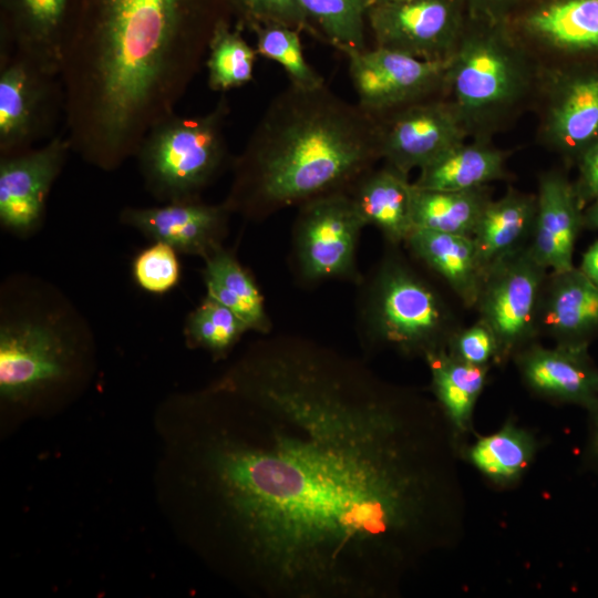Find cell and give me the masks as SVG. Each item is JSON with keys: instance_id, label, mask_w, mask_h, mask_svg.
Wrapping results in <instances>:
<instances>
[{"instance_id": "41", "label": "cell", "mask_w": 598, "mask_h": 598, "mask_svg": "<svg viewBox=\"0 0 598 598\" xmlns=\"http://www.w3.org/2000/svg\"><path fill=\"white\" fill-rule=\"evenodd\" d=\"M597 447H598V433H597Z\"/></svg>"}, {"instance_id": "12", "label": "cell", "mask_w": 598, "mask_h": 598, "mask_svg": "<svg viewBox=\"0 0 598 598\" xmlns=\"http://www.w3.org/2000/svg\"><path fill=\"white\" fill-rule=\"evenodd\" d=\"M72 151L69 137L55 135L39 147L0 156V224L19 237L42 225L47 200Z\"/></svg>"}, {"instance_id": "14", "label": "cell", "mask_w": 598, "mask_h": 598, "mask_svg": "<svg viewBox=\"0 0 598 598\" xmlns=\"http://www.w3.org/2000/svg\"><path fill=\"white\" fill-rule=\"evenodd\" d=\"M230 215L224 203L207 204L198 199L155 207H125L120 213V221L153 243L205 259L224 246Z\"/></svg>"}, {"instance_id": "19", "label": "cell", "mask_w": 598, "mask_h": 598, "mask_svg": "<svg viewBox=\"0 0 598 598\" xmlns=\"http://www.w3.org/2000/svg\"><path fill=\"white\" fill-rule=\"evenodd\" d=\"M408 176L384 163L365 172L348 190L367 226L377 227L392 245L405 244L414 230L413 183Z\"/></svg>"}, {"instance_id": "2", "label": "cell", "mask_w": 598, "mask_h": 598, "mask_svg": "<svg viewBox=\"0 0 598 598\" xmlns=\"http://www.w3.org/2000/svg\"><path fill=\"white\" fill-rule=\"evenodd\" d=\"M381 159L380 122L323 84L288 85L268 104L233 159L224 204L264 220L351 186Z\"/></svg>"}, {"instance_id": "26", "label": "cell", "mask_w": 598, "mask_h": 598, "mask_svg": "<svg viewBox=\"0 0 598 598\" xmlns=\"http://www.w3.org/2000/svg\"><path fill=\"white\" fill-rule=\"evenodd\" d=\"M504 153L482 143L461 142L420 168L422 189L468 190L504 176Z\"/></svg>"}, {"instance_id": "20", "label": "cell", "mask_w": 598, "mask_h": 598, "mask_svg": "<svg viewBox=\"0 0 598 598\" xmlns=\"http://www.w3.org/2000/svg\"><path fill=\"white\" fill-rule=\"evenodd\" d=\"M542 322L560 342L585 344L598 331V287L575 267L553 272Z\"/></svg>"}, {"instance_id": "33", "label": "cell", "mask_w": 598, "mask_h": 598, "mask_svg": "<svg viewBox=\"0 0 598 598\" xmlns=\"http://www.w3.org/2000/svg\"><path fill=\"white\" fill-rule=\"evenodd\" d=\"M235 24L250 31L258 25H285L313 37L297 0H229Z\"/></svg>"}, {"instance_id": "11", "label": "cell", "mask_w": 598, "mask_h": 598, "mask_svg": "<svg viewBox=\"0 0 598 598\" xmlns=\"http://www.w3.org/2000/svg\"><path fill=\"white\" fill-rule=\"evenodd\" d=\"M546 271L528 247L516 250L487 271L476 306L480 320L496 336L501 357L535 333Z\"/></svg>"}, {"instance_id": "40", "label": "cell", "mask_w": 598, "mask_h": 598, "mask_svg": "<svg viewBox=\"0 0 598 598\" xmlns=\"http://www.w3.org/2000/svg\"><path fill=\"white\" fill-rule=\"evenodd\" d=\"M396 1H401V0H365L368 8L373 4H383V3H391V2H396Z\"/></svg>"}, {"instance_id": "31", "label": "cell", "mask_w": 598, "mask_h": 598, "mask_svg": "<svg viewBox=\"0 0 598 598\" xmlns=\"http://www.w3.org/2000/svg\"><path fill=\"white\" fill-rule=\"evenodd\" d=\"M247 331L234 311L207 295L184 323L187 346L204 349L216 360L226 358Z\"/></svg>"}, {"instance_id": "38", "label": "cell", "mask_w": 598, "mask_h": 598, "mask_svg": "<svg viewBox=\"0 0 598 598\" xmlns=\"http://www.w3.org/2000/svg\"><path fill=\"white\" fill-rule=\"evenodd\" d=\"M580 271L598 287V240L581 257Z\"/></svg>"}, {"instance_id": "37", "label": "cell", "mask_w": 598, "mask_h": 598, "mask_svg": "<svg viewBox=\"0 0 598 598\" xmlns=\"http://www.w3.org/2000/svg\"><path fill=\"white\" fill-rule=\"evenodd\" d=\"M520 0H465L467 17L484 21H507Z\"/></svg>"}, {"instance_id": "22", "label": "cell", "mask_w": 598, "mask_h": 598, "mask_svg": "<svg viewBox=\"0 0 598 598\" xmlns=\"http://www.w3.org/2000/svg\"><path fill=\"white\" fill-rule=\"evenodd\" d=\"M405 245L447 282L466 307L476 306L485 274L472 237L414 229Z\"/></svg>"}, {"instance_id": "30", "label": "cell", "mask_w": 598, "mask_h": 598, "mask_svg": "<svg viewBox=\"0 0 598 598\" xmlns=\"http://www.w3.org/2000/svg\"><path fill=\"white\" fill-rule=\"evenodd\" d=\"M243 31L231 21H225L212 38L205 65L207 85L214 92L224 94L252 80L258 53L245 40Z\"/></svg>"}, {"instance_id": "23", "label": "cell", "mask_w": 598, "mask_h": 598, "mask_svg": "<svg viewBox=\"0 0 598 598\" xmlns=\"http://www.w3.org/2000/svg\"><path fill=\"white\" fill-rule=\"evenodd\" d=\"M535 215L536 198L517 192L487 203L472 235L485 276L498 261L523 248Z\"/></svg>"}, {"instance_id": "18", "label": "cell", "mask_w": 598, "mask_h": 598, "mask_svg": "<svg viewBox=\"0 0 598 598\" xmlns=\"http://www.w3.org/2000/svg\"><path fill=\"white\" fill-rule=\"evenodd\" d=\"M544 132L557 150L578 156L598 138V71L569 75L556 85Z\"/></svg>"}, {"instance_id": "13", "label": "cell", "mask_w": 598, "mask_h": 598, "mask_svg": "<svg viewBox=\"0 0 598 598\" xmlns=\"http://www.w3.org/2000/svg\"><path fill=\"white\" fill-rule=\"evenodd\" d=\"M379 122L381 159L406 175L464 142L468 133L451 101L426 99L400 109Z\"/></svg>"}, {"instance_id": "3", "label": "cell", "mask_w": 598, "mask_h": 598, "mask_svg": "<svg viewBox=\"0 0 598 598\" xmlns=\"http://www.w3.org/2000/svg\"><path fill=\"white\" fill-rule=\"evenodd\" d=\"M89 324L52 285L12 277L1 289L0 393L25 401L68 380L90 339Z\"/></svg>"}, {"instance_id": "32", "label": "cell", "mask_w": 598, "mask_h": 598, "mask_svg": "<svg viewBox=\"0 0 598 598\" xmlns=\"http://www.w3.org/2000/svg\"><path fill=\"white\" fill-rule=\"evenodd\" d=\"M258 55L280 64L289 84L299 89L322 86V76L308 63L302 52L301 32L285 25H258L250 30Z\"/></svg>"}, {"instance_id": "5", "label": "cell", "mask_w": 598, "mask_h": 598, "mask_svg": "<svg viewBox=\"0 0 598 598\" xmlns=\"http://www.w3.org/2000/svg\"><path fill=\"white\" fill-rule=\"evenodd\" d=\"M229 115L223 94L204 114L174 112L153 125L135 154L145 189L164 204L202 199L233 164L226 135Z\"/></svg>"}, {"instance_id": "36", "label": "cell", "mask_w": 598, "mask_h": 598, "mask_svg": "<svg viewBox=\"0 0 598 598\" xmlns=\"http://www.w3.org/2000/svg\"><path fill=\"white\" fill-rule=\"evenodd\" d=\"M574 187L581 207L598 199V138L579 156V177Z\"/></svg>"}, {"instance_id": "4", "label": "cell", "mask_w": 598, "mask_h": 598, "mask_svg": "<svg viewBox=\"0 0 598 598\" xmlns=\"http://www.w3.org/2000/svg\"><path fill=\"white\" fill-rule=\"evenodd\" d=\"M358 286L357 328L367 349L424 357L446 347L456 331L439 292L394 254L385 256Z\"/></svg>"}, {"instance_id": "10", "label": "cell", "mask_w": 598, "mask_h": 598, "mask_svg": "<svg viewBox=\"0 0 598 598\" xmlns=\"http://www.w3.org/2000/svg\"><path fill=\"white\" fill-rule=\"evenodd\" d=\"M346 56L357 104L377 120L430 99L444 86L450 64L375 47Z\"/></svg>"}, {"instance_id": "28", "label": "cell", "mask_w": 598, "mask_h": 598, "mask_svg": "<svg viewBox=\"0 0 598 598\" xmlns=\"http://www.w3.org/2000/svg\"><path fill=\"white\" fill-rule=\"evenodd\" d=\"M536 453V441L526 430L513 423L493 434L480 437L465 455L485 477L496 484H511L530 465Z\"/></svg>"}, {"instance_id": "34", "label": "cell", "mask_w": 598, "mask_h": 598, "mask_svg": "<svg viewBox=\"0 0 598 598\" xmlns=\"http://www.w3.org/2000/svg\"><path fill=\"white\" fill-rule=\"evenodd\" d=\"M177 254L171 246L158 241L138 252L132 265L137 286L156 295L172 290L179 282L182 272Z\"/></svg>"}, {"instance_id": "6", "label": "cell", "mask_w": 598, "mask_h": 598, "mask_svg": "<svg viewBox=\"0 0 598 598\" xmlns=\"http://www.w3.org/2000/svg\"><path fill=\"white\" fill-rule=\"evenodd\" d=\"M528 79L526 62L513 42L507 21L467 17L444 82L467 128L513 106L525 92Z\"/></svg>"}, {"instance_id": "35", "label": "cell", "mask_w": 598, "mask_h": 598, "mask_svg": "<svg viewBox=\"0 0 598 598\" xmlns=\"http://www.w3.org/2000/svg\"><path fill=\"white\" fill-rule=\"evenodd\" d=\"M446 349L456 358L475 365H488L501 357V349L496 336L482 320L475 324L455 331Z\"/></svg>"}, {"instance_id": "16", "label": "cell", "mask_w": 598, "mask_h": 598, "mask_svg": "<svg viewBox=\"0 0 598 598\" xmlns=\"http://www.w3.org/2000/svg\"><path fill=\"white\" fill-rule=\"evenodd\" d=\"M523 379L539 394L598 412V369L585 344L533 346L519 353Z\"/></svg>"}, {"instance_id": "17", "label": "cell", "mask_w": 598, "mask_h": 598, "mask_svg": "<svg viewBox=\"0 0 598 598\" xmlns=\"http://www.w3.org/2000/svg\"><path fill=\"white\" fill-rule=\"evenodd\" d=\"M581 208L575 187L565 177L548 173L540 178L528 249L547 270L561 272L574 268V248L584 224Z\"/></svg>"}, {"instance_id": "1", "label": "cell", "mask_w": 598, "mask_h": 598, "mask_svg": "<svg viewBox=\"0 0 598 598\" xmlns=\"http://www.w3.org/2000/svg\"><path fill=\"white\" fill-rule=\"evenodd\" d=\"M198 445L214 527L261 598H394L458 540L464 497L436 402L299 334H266L209 388Z\"/></svg>"}, {"instance_id": "39", "label": "cell", "mask_w": 598, "mask_h": 598, "mask_svg": "<svg viewBox=\"0 0 598 598\" xmlns=\"http://www.w3.org/2000/svg\"><path fill=\"white\" fill-rule=\"evenodd\" d=\"M584 223L595 229H598V199L592 202L584 216Z\"/></svg>"}, {"instance_id": "8", "label": "cell", "mask_w": 598, "mask_h": 598, "mask_svg": "<svg viewBox=\"0 0 598 598\" xmlns=\"http://www.w3.org/2000/svg\"><path fill=\"white\" fill-rule=\"evenodd\" d=\"M64 116L61 74L25 55L0 49V156L20 153L53 137Z\"/></svg>"}, {"instance_id": "27", "label": "cell", "mask_w": 598, "mask_h": 598, "mask_svg": "<svg viewBox=\"0 0 598 598\" xmlns=\"http://www.w3.org/2000/svg\"><path fill=\"white\" fill-rule=\"evenodd\" d=\"M489 200L484 187L468 190H434L413 185L414 229L472 237Z\"/></svg>"}, {"instance_id": "9", "label": "cell", "mask_w": 598, "mask_h": 598, "mask_svg": "<svg viewBox=\"0 0 598 598\" xmlns=\"http://www.w3.org/2000/svg\"><path fill=\"white\" fill-rule=\"evenodd\" d=\"M467 19L465 0H401L367 9L375 48L423 60H448Z\"/></svg>"}, {"instance_id": "21", "label": "cell", "mask_w": 598, "mask_h": 598, "mask_svg": "<svg viewBox=\"0 0 598 598\" xmlns=\"http://www.w3.org/2000/svg\"><path fill=\"white\" fill-rule=\"evenodd\" d=\"M518 25L529 38L558 51H598V0H542Z\"/></svg>"}, {"instance_id": "25", "label": "cell", "mask_w": 598, "mask_h": 598, "mask_svg": "<svg viewBox=\"0 0 598 598\" xmlns=\"http://www.w3.org/2000/svg\"><path fill=\"white\" fill-rule=\"evenodd\" d=\"M436 403L455 435L471 429L475 404L482 393L488 365H475L453 355L446 347L424 355Z\"/></svg>"}, {"instance_id": "29", "label": "cell", "mask_w": 598, "mask_h": 598, "mask_svg": "<svg viewBox=\"0 0 598 598\" xmlns=\"http://www.w3.org/2000/svg\"><path fill=\"white\" fill-rule=\"evenodd\" d=\"M313 38L344 55L367 49L365 0H297Z\"/></svg>"}, {"instance_id": "24", "label": "cell", "mask_w": 598, "mask_h": 598, "mask_svg": "<svg viewBox=\"0 0 598 598\" xmlns=\"http://www.w3.org/2000/svg\"><path fill=\"white\" fill-rule=\"evenodd\" d=\"M204 261L206 295L234 311L249 331L270 333L272 326L265 298L251 272L224 246L214 250Z\"/></svg>"}, {"instance_id": "7", "label": "cell", "mask_w": 598, "mask_h": 598, "mask_svg": "<svg viewBox=\"0 0 598 598\" xmlns=\"http://www.w3.org/2000/svg\"><path fill=\"white\" fill-rule=\"evenodd\" d=\"M367 226L348 192L312 198L298 206L292 226V271L313 285L328 279L359 283L357 247Z\"/></svg>"}, {"instance_id": "15", "label": "cell", "mask_w": 598, "mask_h": 598, "mask_svg": "<svg viewBox=\"0 0 598 598\" xmlns=\"http://www.w3.org/2000/svg\"><path fill=\"white\" fill-rule=\"evenodd\" d=\"M75 0H0V49L61 74L62 48Z\"/></svg>"}]
</instances>
